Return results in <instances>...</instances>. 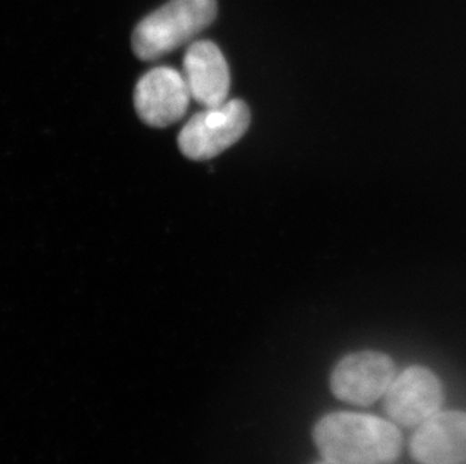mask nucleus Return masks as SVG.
I'll list each match as a JSON object with an SVG mask.
<instances>
[{"label": "nucleus", "instance_id": "obj_1", "mask_svg": "<svg viewBox=\"0 0 466 464\" xmlns=\"http://www.w3.org/2000/svg\"><path fill=\"white\" fill-rule=\"evenodd\" d=\"M312 439L321 459L337 464H392L403 448L392 420L365 413H328L317 420Z\"/></svg>", "mask_w": 466, "mask_h": 464}, {"label": "nucleus", "instance_id": "obj_2", "mask_svg": "<svg viewBox=\"0 0 466 464\" xmlns=\"http://www.w3.org/2000/svg\"><path fill=\"white\" fill-rule=\"evenodd\" d=\"M216 0H169L147 15L133 32V52L142 61H156L190 43L215 22Z\"/></svg>", "mask_w": 466, "mask_h": 464}, {"label": "nucleus", "instance_id": "obj_3", "mask_svg": "<svg viewBox=\"0 0 466 464\" xmlns=\"http://www.w3.org/2000/svg\"><path fill=\"white\" fill-rule=\"evenodd\" d=\"M249 123V107L242 100L204 107L181 128L178 146L187 158L208 160L236 144L247 133Z\"/></svg>", "mask_w": 466, "mask_h": 464}, {"label": "nucleus", "instance_id": "obj_4", "mask_svg": "<svg viewBox=\"0 0 466 464\" xmlns=\"http://www.w3.org/2000/svg\"><path fill=\"white\" fill-rule=\"evenodd\" d=\"M383 398V409L390 420L406 429H417L440 412L444 403V388L435 372L414 365L396 374Z\"/></svg>", "mask_w": 466, "mask_h": 464}, {"label": "nucleus", "instance_id": "obj_5", "mask_svg": "<svg viewBox=\"0 0 466 464\" xmlns=\"http://www.w3.org/2000/svg\"><path fill=\"white\" fill-rule=\"evenodd\" d=\"M394 360L380 351H357L344 356L330 374V390L353 406H371L382 398L396 377Z\"/></svg>", "mask_w": 466, "mask_h": 464}, {"label": "nucleus", "instance_id": "obj_6", "mask_svg": "<svg viewBox=\"0 0 466 464\" xmlns=\"http://www.w3.org/2000/svg\"><path fill=\"white\" fill-rule=\"evenodd\" d=\"M185 76L171 66H156L142 76L135 88V107L144 123L163 128L176 124L189 109Z\"/></svg>", "mask_w": 466, "mask_h": 464}, {"label": "nucleus", "instance_id": "obj_7", "mask_svg": "<svg viewBox=\"0 0 466 464\" xmlns=\"http://www.w3.org/2000/svg\"><path fill=\"white\" fill-rule=\"evenodd\" d=\"M410 451L420 464H466V412L440 410L418 425Z\"/></svg>", "mask_w": 466, "mask_h": 464}, {"label": "nucleus", "instance_id": "obj_8", "mask_svg": "<svg viewBox=\"0 0 466 464\" xmlns=\"http://www.w3.org/2000/svg\"><path fill=\"white\" fill-rule=\"evenodd\" d=\"M183 76L190 96L203 107L228 100L229 68L220 48L211 41H195L183 61Z\"/></svg>", "mask_w": 466, "mask_h": 464}, {"label": "nucleus", "instance_id": "obj_9", "mask_svg": "<svg viewBox=\"0 0 466 464\" xmlns=\"http://www.w3.org/2000/svg\"><path fill=\"white\" fill-rule=\"evenodd\" d=\"M314 464H337V463H332V461L325 460V459H323V460L317 461V463H314Z\"/></svg>", "mask_w": 466, "mask_h": 464}]
</instances>
